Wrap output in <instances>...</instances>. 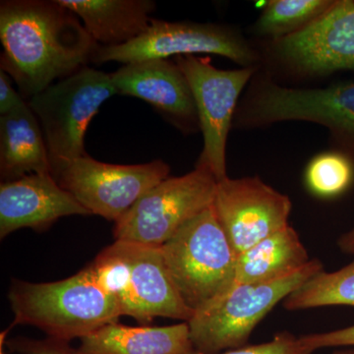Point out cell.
Instances as JSON below:
<instances>
[{
	"mask_svg": "<svg viewBox=\"0 0 354 354\" xmlns=\"http://www.w3.org/2000/svg\"><path fill=\"white\" fill-rule=\"evenodd\" d=\"M0 70L30 101L92 62L99 44L58 0L0 2Z\"/></svg>",
	"mask_w": 354,
	"mask_h": 354,
	"instance_id": "1",
	"label": "cell"
},
{
	"mask_svg": "<svg viewBox=\"0 0 354 354\" xmlns=\"http://www.w3.org/2000/svg\"><path fill=\"white\" fill-rule=\"evenodd\" d=\"M8 299L14 314L11 327L32 326L43 330L46 337L68 342L118 322L122 316L115 300L86 269L51 283L13 279Z\"/></svg>",
	"mask_w": 354,
	"mask_h": 354,
	"instance_id": "2",
	"label": "cell"
},
{
	"mask_svg": "<svg viewBox=\"0 0 354 354\" xmlns=\"http://www.w3.org/2000/svg\"><path fill=\"white\" fill-rule=\"evenodd\" d=\"M121 314L140 324L156 317L189 322L194 313L172 283L160 247L115 241L85 268Z\"/></svg>",
	"mask_w": 354,
	"mask_h": 354,
	"instance_id": "3",
	"label": "cell"
},
{
	"mask_svg": "<svg viewBox=\"0 0 354 354\" xmlns=\"http://www.w3.org/2000/svg\"><path fill=\"white\" fill-rule=\"evenodd\" d=\"M160 250L177 292L194 314L234 285L237 255L212 206L179 228Z\"/></svg>",
	"mask_w": 354,
	"mask_h": 354,
	"instance_id": "4",
	"label": "cell"
},
{
	"mask_svg": "<svg viewBox=\"0 0 354 354\" xmlns=\"http://www.w3.org/2000/svg\"><path fill=\"white\" fill-rule=\"evenodd\" d=\"M283 121H304L327 128L337 152L354 164V83L327 88H286L265 77L255 79L234 122L259 127Z\"/></svg>",
	"mask_w": 354,
	"mask_h": 354,
	"instance_id": "5",
	"label": "cell"
},
{
	"mask_svg": "<svg viewBox=\"0 0 354 354\" xmlns=\"http://www.w3.org/2000/svg\"><path fill=\"white\" fill-rule=\"evenodd\" d=\"M118 94L111 74L85 66L28 101L38 118L51 176L86 155V131L102 104Z\"/></svg>",
	"mask_w": 354,
	"mask_h": 354,
	"instance_id": "6",
	"label": "cell"
},
{
	"mask_svg": "<svg viewBox=\"0 0 354 354\" xmlns=\"http://www.w3.org/2000/svg\"><path fill=\"white\" fill-rule=\"evenodd\" d=\"M322 270V263L312 259L299 271L278 281L234 285L188 322L193 348L200 353L218 354L243 348L256 326L279 301Z\"/></svg>",
	"mask_w": 354,
	"mask_h": 354,
	"instance_id": "7",
	"label": "cell"
},
{
	"mask_svg": "<svg viewBox=\"0 0 354 354\" xmlns=\"http://www.w3.org/2000/svg\"><path fill=\"white\" fill-rule=\"evenodd\" d=\"M218 181L196 165L183 176L158 183L114 223L115 241L160 247L187 221L213 205Z\"/></svg>",
	"mask_w": 354,
	"mask_h": 354,
	"instance_id": "8",
	"label": "cell"
},
{
	"mask_svg": "<svg viewBox=\"0 0 354 354\" xmlns=\"http://www.w3.org/2000/svg\"><path fill=\"white\" fill-rule=\"evenodd\" d=\"M209 53L227 57L243 67L254 66L257 55L239 32L213 23L153 19L139 38L122 46H97L92 62H120L123 64L149 59Z\"/></svg>",
	"mask_w": 354,
	"mask_h": 354,
	"instance_id": "9",
	"label": "cell"
},
{
	"mask_svg": "<svg viewBox=\"0 0 354 354\" xmlns=\"http://www.w3.org/2000/svg\"><path fill=\"white\" fill-rule=\"evenodd\" d=\"M196 104L204 148L196 165L207 167L216 181L227 178V142L237 102L256 72L255 66L221 70L208 57H176Z\"/></svg>",
	"mask_w": 354,
	"mask_h": 354,
	"instance_id": "10",
	"label": "cell"
},
{
	"mask_svg": "<svg viewBox=\"0 0 354 354\" xmlns=\"http://www.w3.org/2000/svg\"><path fill=\"white\" fill-rule=\"evenodd\" d=\"M169 174L171 167L162 160L113 165L86 153L67 165L55 179L91 215L115 223L149 190L169 178Z\"/></svg>",
	"mask_w": 354,
	"mask_h": 354,
	"instance_id": "11",
	"label": "cell"
},
{
	"mask_svg": "<svg viewBox=\"0 0 354 354\" xmlns=\"http://www.w3.org/2000/svg\"><path fill=\"white\" fill-rule=\"evenodd\" d=\"M214 211L239 256L274 232L288 227L290 198L258 176L227 178L216 184Z\"/></svg>",
	"mask_w": 354,
	"mask_h": 354,
	"instance_id": "12",
	"label": "cell"
},
{
	"mask_svg": "<svg viewBox=\"0 0 354 354\" xmlns=\"http://www.w3.org/2000/svg\"><path fill=\"white\" fill-rule=\"evenodd\" d=\"M274 55L311 75L354 70V1L337 0L313 23L274 41Z\"/></svg>",
	"mask_w": 354,
	"mask_h": 354,
	"instance_id": "13",
	"label": "cell"
},
{
	"mask_svg": "<svg viewBox=\"0 0 354 354\" xmlns=\"http://www.w3.org/2000/svg\"><path fill=\"white\" fill-rule=\"evenodd\" d=\"M118 94L143 100L184 133L200 129L189 83L174 60L133 62L111 73Z\"/></svg>",
	"mask_w": 354,
	"mask_h": 354,
	"instance_id": "14",
	"label": "cell"
},
{
	"mask_svg": "<svg viewBox=\"0 0 354 354\" xmlns=\"http://www.w3.org/2000/svg\"><path fill=\"white\" fill-rule=\"evenodd\" d=\"M90 216L51 174H31L0 184V239L21 230L41 232L59 218Z\"/></svg>",
	"mask_w": 354,
	"mask_h": 354,
	"instance_id": "15",
	"label": "cell"
},
{
	"mask_svg": "<svg viewBox=\"0 0 354 354\" xmlns=\"http://www.w3.org/2000/svg\"><path fill=\"white\" fill-rule=\"evenodd\" d=\"M81 20L100 46H122L150 27L156 9L152 0H58Z\"/></svg>",
	"mask_w": 354,
	"mask_h": 354,
	"instance_id": "16",
	"label": "cell"
},
{
	"mask_svg": "<svg viewBox=\"0 0 354 354\" xmlns=\"http://www.w3.org/2000/svg\"><path fill=\"white\" fill-rule=\"evenodd\" d=\"M81 354H191L187 322L165 327H129L106 324L80 339Z\"/></svg>",
	"mask_w": 354,
	"mask_h": 354,
	"instance_id": "17",
	"label": "cell"
},
{
	"mask_svg": "<svg viewBox=\"0 0 354 354\" xmlns=\"http://www.w3.org/2000/svg\"><path fill=\"white\" fill-rule=\"evenodd\" d=\"M31 174H51L41 125L29 104L0 116V176L2 183Z\"/></svg>",
	"mask_w": 354,
	"mask_h": 354,
	"instance_id": "18",
	"label": "cell"
},
{
	"mask_svg": "<svg viewBox=\"0 0 354 354\" xmlns=\"http://www.w3.org/2000/svg\"><path fill=\"white\" fill-rule=\"evenodd\" d=\"M310 260L297 230L288 225L237 256L234 285L278 281L299 271Z\"/></svg>",
	"mask_w": 354,
	"mask_h": 354,
	"instance_id": "19",
	"label": "cell"
},
{
	"mask_svg": "<svg viewBox=\"0 0 354 354\" xmlns=\"http://www.w3.org/2000/svg\"><path fill=\"white\" fill-rule=\"evenodd\" d=\"M334 305L354 307V260L337 271L317 272L283 300L290 311Z\"/></svg>",
	"mask_w": 354,
	"mask_h": 354,
	"instance_id": "20",
	"label": "cell"
},
{
	"mask_svg": "<svg viewBox=\"0 0 354 354\" xmlns=\"http://www.w3.org/2000/svg\"><path fill=\"white\" fill-rule=\"evenodd\" d=\"M332 0H271L255 25L258 34L274 39L295 34L327 12Z\"/></svg>",
	"mask_w": 354,
	"mask_h": 354,
	"instance_id": "21",
	"label": "cell"
},
{
	"mask_svg": "<svg viewBox=\"0 0 354 354\" xmlns=\"http://www.w3.org/2000/svg\"><path fill=\"white\" fill-rule=\"evenodd\" d=\"M353 179V162L337 151L316 156L305 171L307 188L318 197L339 196L351 187Z\"/></svg>",
	"mask_w": 354,
	"mask_h": 354,
	"instance_id": "22",
	"label": "cell"
},
{
	"mask_svg": "<svg viewBox=\"0 0 354 354\" xmlns=\"http://www.w3.org/2000/svg\"><path fill=\"white\" fill-rule=\"evenodd\" d=\"M314 351L306 348L300 337L290 332H281L274 335L272 341L254 346L230 349L218 354H313ZM191 354H204L193 351Z\"/></svg>",
	"mask_w": 354,
	"mask_h": 354,
	"instance_id": "23",
	"label": "cell"
},
{
	"mask_svg": "<svg viewBox=\"0 0 354 354\" xmlns=\"http://www.w3.org/2000/svg\"><path fill=\"white\" fill-rule=\"evenodd\" d=\"M6 346L17 354H81L68 342L46 337L44 339L17 337L6 341Z\"/></svg>",
	"mask_w": 354,
	"mask_h": 354,
	"instance_id": "24",
	"label": "cell"
},
{
	"mask_svg": "<svg viewBox=\"0 0 354 354\" xmlns=\"http://www.w3.org/2000/svg\"><path fill=\"white\" fill-rule=\"evenodd\" d=\"M300 341L312 351L324 348L354 346V325L332 332L302 335Z\"/></svg>",
	"mask_w": 354,
	"mask_h": 354,
	"instance_id": "25",
	"label": "cell"
},
{
	"mask_svg": "<svg viewBox=\"0 0 354 354\" xmlns=\"http://www.w3.org/2000/svg\"><path fill=\"white\" fill-rule=\"evenodd\" d=\"M28 106V102L12 87V79L0 70V116L19 111Z\"/></svg>",
	"mask_w": 354,
	"mask_h": 354,
	"instance_id": "26",
	"label": "cell"
},
{
	"mask_svg": "<svg viewBox=\"0 0 354 354\" xmlns=\"http://www.w3.org/2000/svg\"><path fill=\"white\" fill-rule=\"evenodd\" d=\"M337 246L342 252L354 255V225L351 230L337 239Z\"/></svg>",
	"mask_w": 354,
	"mask_h": 354,
	"instance_id": "27",
	"label": "cell"
},
{
	"mask_svg": "<svg viewBox=\"0 0 354 354\" xmlns=\"http://www.w3.org/2000/svg\"><path fill=\"white\" fill-rule=\"evenodd\" d=\"M10 329L11 327H9L8 329L4 330V332H2L1 335H0V354H6L3 351V346H6V335L8 334L9 330Z\"/></svg>",
	"mask_w": 354,
	"mask_h": 354,
	"instance_id": "28",
	"label": "cell"
},
{
	"mask_svg": "<svg viewBox=\"0 0 354 354\" xmlns=\"http://www.w3.org/2000/svg\"><path fill=\"white\" fill-rule=\"evenodd\" d=\"M333 354H354V348L342 349V351H335Z\"/></svg>",
	"mask_w": 354,
	"mask_h": 354,
	"instance_id": "29",
	"label": "cell"
}]
</instances>
